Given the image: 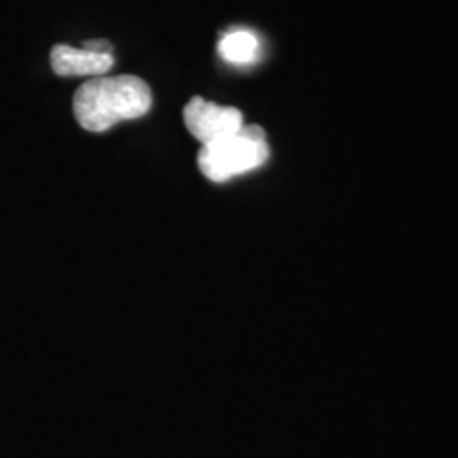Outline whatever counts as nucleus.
<instances>
[{
  "label": "nucleus",
  "mask_w": 458,
  "mask_h": 458,
  "mask_svg": "<svg viewBox=\"0 0 458 458\" xmlns=\"http://www.w3.org/2000/svg\"><path fill=\"white\" fill-rule=\"evenodd\" d=\"M151 102V89L140 77H94L75 90L73 115L83 130L104 132L121 121L147 114Z\"/></svg>",
  "instance_id": "obj_1"
},
{
  "label": "nucleus",
  "mask_w": 458,
  "mask_h": 458,
  "mask_svg": "<svg viewBox=\"0 0 458 458\" xmlns=\"http://www.w3.org/2000/svg\"><path fill=\"white\" fill-rule=\"evenodd\" d=\"M183 123L202 147L231 136L245 126L243 114L236 107L217 106L199 96L185 104Z\"/></svg>",
  "instance_id": "obj_3"
},
{
  "label": "nucleus",
  "mask_w": 458,
  "mask_h": 458,
  "mask_svg": "<svg viewBox=\"0 0 458 458\" xmlns=\"http://www.w3.org/2000/svg\"><path fill=\"white\" fill-rule=\"evenodd\" d=\"M49 60L53 72L60 77H100L114 65L113 55H98L68 45L53 47Z\"/></svg>",
  "instance_id": "obj_4"
},
{
  "label": "nucleus",
  "mask_w": 458,
  "mask_h": 458,
  "mask_svg": "<svg viewBox=\"0 0 458 458\" xmlns=\"http://www.w3.org/2000/svg\"><path fill=\"white\" fill-rule=\"evenodd\" d=\"M259 39L250 31H234L219 41L217 51L223 60L233 65H248L259 55Z\"/></svg>",
  "instance_id": "obj_5"
},
{
  "label": "nucleus",
  "mask_w": 458,
  "mask_h": 458,
  "mask_svg": "<svg viewBox=\"0 0 458 458\" xmlns=\"http://www.w3.org/2000/svg\"><path fill=\"white\" fill-rule=\"evenodd\" d=\"M270 157L267 134L260 126L250 124L223 140L200 148L197 165L211 182L229 181L262 166Z\"/></svg>",
  "instance_id": "obj_2"
},
{
  "label": "nucleus",
  "mask_w": 458,
  "mask_h": 458,
  "mask_svg": "<svg viewBox=\"0 0 458 458\" xmlns=\"http://www.w3.org/2000/svg\"><path fill=\"white\" fill-rule=\"evenodd\" d=\"M83 49L98 53V55H111L113 53V45L106 39H89L83 43Z\"/></svg>",
  "instance_id": "obj_6"
}]
</instances>
